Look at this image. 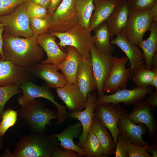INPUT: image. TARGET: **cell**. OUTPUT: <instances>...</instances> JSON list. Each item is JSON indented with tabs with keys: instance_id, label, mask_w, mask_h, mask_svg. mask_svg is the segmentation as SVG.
<instances>
[{
	"instance_id": "cell-26",
	"label": "cell",
	"mask_w": 157,
	"mask_h": 157,
	"mask_svg": "<svg viewBox=\"0 0 157 157\" xmlns=\"http://www.w3.org/2000/svg\"><path fill=\"white\" fill-rule=\"evenodd\" d=\"M91 129L102 147V157H108L114 154L116 148V145L112 136L107 129L101 124L95 114L94 117Z\"/></svg>"
},
{
	"instance_id": "cell-40",
	"label": "cell",
	"mask_w": 157,
	"mask_h": 157,
	"mask_svg": "<svg viewBox=\"0 0 157 157\" xmlns=\"http://www.w3.org/2000/svg\"><path fill=\"white\" fill-rule=\"evenodd\" d=\"M51 157H81L78 153L72 150L62 148L60 145L56 149Z\"/></svg>"
},
{
	"instance_id": "cell-30",
	"label": "cell",
	"mask_w": 157,
	"mask_h": 157,
	"mask_svg": "<svg viewBox=\"0 0 157 157\" xmlns=\"http://www.w3.org/2000/svg\"><path fill=\"white\" fill-rule=\"evenodd\" d=\"M94 0H74L79 18V24L88 29L89 21L94 9Z\"/></svg>"
},
{
	"instance_id": "cell-24",
	"label": "cell",
	"mask_w": 157,
	"mask_h": 157,
	"mask_svg": "<svg viewBox=\"0 0 157 157\" xmlns=\"http://www.w3.org/2000/svg\"><path fill=\"white\" fill-rule=\"evenodd\" d=\"M67 55L65 60L57 65L65 76L67 83H76V75L79 65L83 58L74 47H66Z\"/></svg>"
},
{
	"instance_id": "cell-33",
	"label": "cell",
	"mask_w": 157,
	"mask_h": 157,
	"mask_svg": "<svg viewBox=\"0 0 157 157\" xmlns=\"http://www.w3.org/2000/svg\"><path fill=\"white\" fill-rule=\"evenodd\" d=\"M19 86L10 85L0 86V119L4 112V107L7 102L12 97L20 93Z\"/></svg>"
},
{
	"instance_id": "cell-36",
	"label": "cell",
	"mask_w": 157,
	"mask_h": 157,
	"mask_svg": "<svg viewBox=\"0 0 157 157\" xmlns=\"http://www.w3.org/2000/svg\"><path fill=\"white\" fill-rule=\"evenodd\" d=\"M25 2L27 4V13L30 18L44 19L51 15L47 9L43 6L32 2Z\"/></svg>"
},
{
	"instance_id": "cell-46",
	"label": "cell",
	"mask_w": 157,
	"mask_h": 157,
	"mask_svg": "<svg viewBox=\"0 0 157 157\" xmlns=\"http://www.w3.org/2000/svg\"><path fill=\"white\" fill-rule=\"evenodd\" d=\"M4 29V25H3L0 28V54L1 58L5 60L3 51V33Z\"/></svg>"
},
{
	"instance_id": "cell-27",
	"label": "cell",
	"mask_w": 157,
	"mask_h": 157,
	"mask_svg": "<svg viewBox=\"0 0 157 157\" xmlns=\"http://www.w3.org/2000/svg\"><path fill=\"white\" fill-rule=\"evenodd\" d=\"M93 30L94 44L97 49L101 53L112 55L115 47L110 43V33L106 22L100 24Z\"/></svg>"
},
{
	"instance_id": "cell-41",
	"label": "cell",
	"mask_w": 157,
	"mask_h": 157,
	"mask_svg": "<svg viewBox=\"0 0 157 157\" xmlns=\"http://www.w3.org/2000/svg\"><path fill=\"white\" fill-rule=\"evenodd\" d=\"M149 95L145 101L150 106L151 111H154L157 106V90L153 91Z\"/></svg>"
},
{
	"instance_id": "cell-49",
	"label": "cell",
	"mask_w": 157,
	"mask_h": 157,
	"mask_svg": "<svg viewBox=\"0 0 157 157\" xmlns=\"http://www.w3.org/2000/svg\"><path fill=\"white\" fill-rule=\"evenodd\" d=\"M3 24L1 23V22L0 21V28L1 27V26L3 25Z\"/></svg>"
},
{
	"instance_id": "cell-3",
	"label": "cell",
	"mask_w": 157,
	"mask_h": 157,
	"mask_svg": "<svg viewBox=\"0 0 157 157\" xmlns=\"http://www.w3.org/2000/svg\"><path fill=\"white\" fill-rule=\"evenodd\" d=\"M19 114L32 132H45L46 126L52 124L51 120L56 119L57 113L46 108L43 102L36 99L21 107Z\"/></svg>"
},
{
	"instance_id": "cell-13",
	"label": "cell",
	"mask_w": 157,
	"mask_h": 157,
	"mask_svg": "<svg viewBox=\"0 0 157 157\" xmlns=\"http://www.w3.org/2000/svg\"><path fill=\"white\" fill-rule=\"evenodd\" d=\"M97 98L96 93L90 92L87 95L85 109L83 111L68 112V117L71 119H78L82 124V131L77 144L80 147L82 148L91 129L95 114L94 113V109L97 105Z\"/></svg>"
},
{
	"instance_id": "cell-21",
	"label": "cell",
	"mask_w": 157,
	"mask_h": 157,
	"mask_svg": "<svg viewBox=\"0 0 157 157\" xmlns=\"http://www.w3.org/2000/svg\"><path fill=\"white\" fill-rule=\"evenodd\" d=\"M110 43L118 47L126 54L129 62L128 65L133 70L145 63L143 52L137 45L129 41L122 34H119L110 41Z\"/></svg>"
},
{
	"instance_id": "cell-25",
	"label": "cell",
	"mask_w": 157,
	"mask_h": 157,
	"mask_svg": "<svg viewBox=\"0 0 157 157\" xmlns=\"http://www.w3.org/2000/svg\"><path fill=\"white\" fill-rule=\"evenodd\" d=\"M121 0H94V9L90 20L88 30L90 32L106 22Z\"/></svg>"
},
{
	"instance_id": "cell-19",
	"label": "cell",
	"mask_w": 157,
	"mask_h": 157,
	"mask_svg": "<svg viewBox=\"0 0 157 157\" xmlns=\"http://www.w3.org/2000/svg\"><path fill=\"white\" fill-rule=\"evenodd\" d=\"M56 37L48 32L37 37V43L46 53L47 58L42 63L58 65L65 59L67 52L63 51L56 42Z\"/></svg>"
},
{
	"instance_id": "cell-29",
	"label": "cell",
	"mask_w": 157,
	"mask_h": 157,
	"mask_svg": "<svg viewBox=\"0 0 157 157\" xmlns=\"http://www.w3.org/2000/svg\"><path fill=\"white\" fill-rule=\"evenodd\" d=\"M137 87L151 86L157 90V75L151 70L146 68L143 64L134 70L132 79Z\"/></svg>"
},
{
	"instance_id": "cell-9",
	"label": "cell",
	"mask_w": 157,
	"mask_h": 157,
	"mask_svg": "<svg viewBox=\"0 0 157 157\" xmlns=\"http://www.w3.org/2000/svg\"><path fill=\"white\" fill-rule=\"evenodd\" d=\"M94 111L101 124L110 131L116 145L117 137L119 134L118 123L121 115L127 113L129 110L119 104L105 103L98 104Z\"/></svg>"
},
{
	"instance_id": "cell-4",
	"label": "cell",
	"mask_w": 157,
	"mask_h": 157,
	"mask_svg": "<svg viewBox=\"0 0 157 157\" xmlns=\"http://www.w3.org/2000/svg\"><path fill=\"white\" fill-rule=\"evenodd\" d=\"M49 32L59 39L60 42L57 44L58 46L74 47L83 58H91L90 50L94 40L93 36L88 29L78 24L65 32Z\"/></svg>"
},
{
	"instance_id": "cell-8",
	"label": "cell",
	"mask_w": 157,
	"mask_h": 157,
	"mask_svg": "<svg viewBox=\"0 0 157 157\" xmlns=\"http://www.w3.org/2000/svg\"><path fill=\"white\" fill-rule=\"evenodd\" d=\"M150 9L129 11L127 24L122 34L135 45L138 46L145 33L150 29L152 22L149 15Z\"/></svg>"
},
{
	"instance_id": "cell-15",
	"label": "cell",
	"mask_w": 157,
	"mask_h": 157,
	"mask_svg": "<svg viewBox=\"0 0 157 157\" xmlns=\"http://www.w3.org/2000/svg\"><path fill=\"white\" fill-rule=\"evenodd\" d=\"M27 68L31 74L43 80L50 88H60L67 83L63 74L58 71L57 65L37 63Z\"/></svg>"
},
{
	"instance_id": "cell-39",
	"label": "cell",
	"mask_w": 157,
	"mask_h": 157,
	"mask_svg": "<svg viewBox=\"0 0 157 157\" xmlns=\"http://www.w3.org/2000/svg\"><path fill=\"white\" fill-rule=\"evenodd\" d=\"M116 148L114 153L115 157H129L126 149V138L120 134L117 137Z\"/></svg>"
},
{
	"instance_id": "cell-31",
	"label": "cell",
	"mask_w": 157,
	"mask_h": 157,
	"mask_svg": "<svg viewBox=\"0 0 157 157\" xmlns=\"http://www.w3.org/2000/svg\"><path fill=\"white\" fill-rule=\"evenodd\" d=\"M82 148L86 157H102V147L91 129Z\"/></svg>"
},
{
	"instance_id": "cell-10",
	"label": "cell",
	"mask_w": 157,
	"mask_h": 157,
	"mask_svg": "<svg viewBox=\"0 0 157 157\" xmlns=\"http://www.w3.org/2000/svg\"><path fill=\"white\" fill-rule=\"evenodd\" d=\"M52 16L53 22L49 32H65L79 24L74 0H63Z\"/></svg>"
},
{
	"instance_id": "cell-51",
	"label": "cell",
	"mask_w": 157,
	"mask_h": 157,
	"mask_svg": "<svg viewBox=\"0 0 157 157\" xmlns=\"http://www.w3.org/2000/svg\"></svg>"
},
{
	"instance_id": "cell-38",
	"label": "cell",
	"mask_w": 157,
	"mask_h": 157,
	"mask_svg": "<svg viewBox=\"0 0 157 157\" xmlns=\"http://www.w3.org/2000/svg\"><path fill=\"white\" fill-rule=\"evenodd\" d=\"M25 0H0V17L9 14Z\"/></svg>"
},
{
	"instance_id": "cell-16",
	"label": "cell",
	"mask_w": 157,
	"mask_h": 157,
	"mask_svg": "<svg viewBox=\"0 0 157 157\" xmlns=\"http://www.w3.org/2000/svg\"><path fill=\"white\" fill-rule=\"evenodd\" d=\"M133 105L132 111L127 114L130 119L135 124H145L148 130L149 138H156L157 120L154 118L150 106L142 100L136 102Z\"/></svg>"
},
{
	"instance_id": "cell-5",
	"label": "cell",
	"mask_w": 157,
	"mask_h": 157,
	"mask_svg": "<svg viewBox=\"0 0 157 157\" xmlns=\"http://www.w3.org/2000/svg\"><path fill=\"white\" fill-rule=\"evenodd\" d=\"M19 87L22 91V95L19 97L17 103L21 107L27 105L37 98H44L56 106L58 110L56 124H60L66 121L68 115L66 106L55 100V97L50 88L46 85H36L31 81L23 83Z\"/></svg>"
},
{
	"instance_id": "cell-50",
	"label": "cell",
	"mask_w": 157,
	"mask_h": 157,
	"mask_svg": "<svg viewBox=\"0 0 157 157\" xmlns=\"http://www.w3.org/2000/svg\"><path fill=\"white\" fill-rule=\"evenodd\" d=\"M1 58V55H0V58Z\"/></svg>"
},
{
	"instance_id": "cell-37",
	"label": "cell",
	"mask_w": 157,
	"mask_h": 157,
	"mask_svg": "<svg viewBox=\"0 0 157 157\" xmlns=\"http://www.w3.org/2000/svg\"><path fill=\"white\" fill-rule=\"evenodd\" d=\"M157 3V0H127L129 11H140L150 8Z\"/></svg>"
},
{
	"instance_id": "cell-48",
	"label": "cell",
	"mask_w": 157,
	"mask_h": 157,
	"mask_svg": "<svg viewBox=\"0 0 157 157\" xmlns=\"http://www.w3.org/2000/svg\"><path fill=\"white\" fill-rule=\"evenodd\" d=\"M1 137V136H0V149H1L2 145V140Z\"/></svg>"
},
{
	"instance_id": "cell-2",
	"label": "cell",
	"mask_w": 157,
	"mask_h": 157,
	"mask_svg": "<svg viewBox=\"0 0 157 157\" xmlns=\"http://www.w3.org/2000/svg\"><path fill=\"white\" fill-rule=\"evenodd\" d=\"M60 145L58 139L45 132H32L17 143L13 153L6 149L2 155L8 157H51Z\"/></svg>"
},
{
	"instance_id": "cell-22",
	"label": "cell",
	"mask_w": 157,
	"mask_h": 157,
	"mask_svg": "<svg viewBox=\"0 0 157 157\" xmlns=\"http://www.w3.org/2000/svg\"><path fill=\"white\" fill-rule=\"evenodd\" d=\"M82 131V126L80 122L69 125L61 133L53 134L60 142V145L62 148L72 150L79 154L81 157L85 156L83 148L75 144L74 138H78Z\"/></svg>"
},
{
	"instance_id": "cell-12",
	"label": "cell",
	"mask_w": 157,
	"mask_h": 157,
	"mask_svg": "<svg viewBox=\"0 0 157 157\" xmlns=\"http://www.w3.org/2000/svg\"><path fill=\"white\" fill-rule=\"evenodd\" d=\"M92 69L97 85L98 97L104 94L103 84L108 78L112 66V55L99 51L94 44L90 50Z\"/></svg>"
},
{
	"instance_id": "cell-45",
	"label": "cell",
	"mask_w": 157,
	"mask_h": 157,
	"mask_svg": "<svg viewBox=\"0 0 157 157\" xmlns=\"http://www.w3.org/2000/svg\"><path fill=\"white\" fill-rule=\"evenodd\" d=\"M147 151L149 153L152 154V157H157V141L155 139L154 142L150 146V147L147 150Z\"/></svg>"
},
{
	"instance_id": "cell-14",
	"label": "cell",
	"mask_w": 157,
	"mask_h": 157,
	"mask_svg": "<svg viewBox=\"0 0 157 157\" xmlns=\"http://www.w3.org/2000/svg\"><path fill=\"white\" fill-rule=\"evenodd\" d=\"M33 76L27 68L17 66L0 58V86H19L25 82L31 81L34 78Z\"/></svg>"
},
{
	"instance_id": "cell-23",
	"label": "cell",
	"mask_w": 157,
	"mask_h": 157,
	"mask_svg": "<svg viewBox=\"0 0 157 157\" xmlns=\"http://www.w3.org/2000/svg\"><path fill=\"white\" fill-rule=\"evenodd\" d=\"M127 0H121L106 21L110 34V39L115 35L122 34L126 26L129 11Z\"/></svg>"
},
{
	"instance_id": "cell-28",
	"label": "cell",
	"mask_w": 157,
	"mask_h": 157,
	"mask_svg": "<svg viewBox=\"0 0 157 157\" xmlns=\"http://www.w3.org/2000/svg\"><path fill=\"white\" fill-rule=\"evenodd\" d=\"M149 31V38L142 40L138 46L143 51L145 59V67L151 70L153 57L157 53V23H152Z\"/></svg>"
},
{
	"instance_id": "cell-43",
	"label": "cell",
	"mask_w": 157,
	"mask_h": 157,
	"mask_svg": "<svg viewBox=\"0 0 157 157\" xmlns=\"http://www.w3.org/2000/svg\"><path fill=\"white\" fill-rule=\"evenodd\" d=\"M26 2H32L39 5L48 9L51 2L50 0H25Z\"/></svg>"
},
{
	"instance_id": "cell-18",
	"label": "cell",
	"mask_w": 157,
	"mask_h": 157,
	"mask_svg": "<svg viewBox=\"0 0 157 157\" xmlns=\"http://www.w3.org/2000/svg\"><path fill=\"white\" fill-rule=\"evenodd\" d=\"M56 90L58 97L63 101L66 108L70 112H79L85 108L86 100L77 83H67Z\"/></svg>"
},
{
	"instance_id": "cell-42",
	"label": "cell",
	"mask_w": 157,
	"mask_h": 157,
	"mask_svg": "<svg viewBox=\"0 0 157 157\" xmlns=\"http://www.w3.org/2000/svg\"><path fill=\"white\" fill-rule=\"evenodd\" d=\"M50 5L47 10L49 14L53 15L63 0H50Z\"/></svg>"
},
{
	"instance_id": "cell-44",
	"label": "cell",
	"mask_w": 157,
	"mask_h": 157,
	"mask_svg": "<svg viewBox=\"0 0 157 157\" xmlns=\"http://www.w3.org/2000/svg\"><path fill=\"white\" fill-rule=\"evenodd\" d=\"M149 14L152 22L157 23V3L150 8Z\"/></svg>"
},
{
	"instance_id": "cell-32",
	"label": "cell",
	"mask_w": 157,
	"mask_h": 157,
	"mask_svg": "<svg viewBox=\"0 0 157 157\" xmlns=\"http://www.w3.org/2000/svg\"><path fill=\"white\" fill-rule=\"evenodd\" d=\"M53 22L52 15L44 19L30 18L31 28L33 35L36 36L49 32Z\"/></svg>"
},
{
	"instance_id": "cell-20",
	"label": "cell",
	"mask_w": 157,
	"mask_h": 157,
	"mask_svg": "<svg viewBox=\"0 0 157 157\" xmlns=\"http://www.w3.org/2000/svg\"><path fill=\"white\" fill-rule=\"evenodd\" d=\"M76 83L86 100L88 93L97 89L91 58H83L80 63L77 73Z\"/></svg>"
},
{
	"instance_id": "cell-47",
	"label": "cell",
	"mask_w": 157,
	"mask_h": 157,
	"mask_svg": "<svg viewBox=\"0 0 157 157\" xmlns=\"http://www.w3.org/2000/svg\"><path fill=\"white\" fill-rule=\"evenodd\" d=\"M151 65V70L157 75V53L153 57Z\"/></svg>"
},
{
	"instance_id": "cell-1",
	"label": "cell",
	"mask_w": 157,
	"mask_h": 157,
	"mask_svg": "<svg viewBox=\"0 0 157 157\" xmlns=\"http://www.w3.org/2000/svg\"><path fill=\"white\" fill-rule=\"evenodd\" d=\"M3 51L5 60L17 66L27 68L41 61L44 50L37 43V36L23 38L3 34Z\"/></svg>"
},
{
	"instance_id": "cell-6",
	"label": "cell",
	"mask_w": 157,
	"mask_h": 157,
	"mask_svg": "<svg viewBox=\"0 0 157 157\" xmlns=\"http://www.w3.org/2000/svg\"><path fill=\"white\" fill-rule=\"evenodd\" d=\"M0 21L4 25V33L25 38L33 35L30 26V18L27 13V4L25 1L11 13L0 16Z\"/></svg>"
},
{
	"instance_id": "cell-11",
	"label": "cell",
	"mask_w": 157,
	"mask_h": 157,
	"mask_svg": "<svg viewBox=\"0 0 157 157\" xmlns=\"http://www.w3.org/2000/svg\"><path fill=\"white\" fill-rule=\"evenodd\" d=\"M154 89V87L151 86H136L131 90L120 89L111 94L107 95L104 93L98 97L97 104L122 103L126 105H133L136 102L146 98Z\"/></svg>"
},
{
	"instance_id": "cell-35",
	"label": "cell",
	"mask_w": 157,
	"mask_h": 157,
	"mask_svg": "<svg viewBox=\"0 0 157 157\" xmlns=\"http://www.w3.org/2000/svg\"><path fill=\"white\" fill-rule=\"evenodd\" d=\"M126 147L129 157H152L151 154L147 151L150 145L140 146L132 144L128 139L126 138Z\"/></svg>"
},
{
	"instance_id": "cell-7",
	"label": "cell",
	"mask_w": 157,
	"mask_h": 157,
	"mask_svg": "<svg viewBox=\"0 0 157 157\" xmlns=\"http://www.w3.org/2000/svg\"><path fill=\"white\" fill-rule=\"evenodd\" d=\"M128 60L127 57L113 56L111 71L103 84V92L113 93L120 88H126L128 82L132 79L134 74L131 68H126Z\"/></svg>"
},
{
	"instance_id": "cell-34",
	"label": "cell",
	"mask_w": 157,
	"mask_h": 157,
	"mask_svg": "<svg viewBox=\"0 0 157 157\" xmlns=\"http://www.w3.org/2000/svg\"><path fill=\"white\" fill-rule=\"evenodd\" d=\"M17 111L8 109L4 112L0 123V136H3L7 130L15 124L17 119Z\"/></svg>"
},
{
	"instance_id": "cell-17",
	"label": "cell",
	"mask_w": 157,
	"mask_h": 157,
	"mask_svg": "<svg viewBox=\"0 0 157 157\" xmlns=\"http://www.w3.org/2000/svg\"><path fill=\"white\" fill-rule=\"evenodd\" d=\"M119 133L128 139L133 144L141 146H150L142 138V135L148 133V130L144 124H136L130 119L127 113L122 115L117 124Z\"/></svg>"
}]
</instances>
